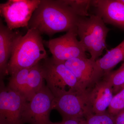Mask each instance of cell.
<instances>
[{"label":"cell","instance_id":"obj_24","mask_svg":"<svg viewBox=\"0 0 124 124\" xmlns=\"http://www.w3.org/2000/svg\"></svg>","mask_w":124,"mask_h":124},{"label":"cell","instance_id":"obj_3","mask_svg":"<svg viewBox=\"0 0 124 124\" xmlns=\"http://www.w3.org/2000/svg\"><path fill=\"white\" fill-rule=\"evenodd\" d=\"M78 35L92 60H97L106 47V40L110 29L97 15L79 17L76 24Z\"/></svg>","mask_w":124,"mask_h":124},{"label":"cell","instance_id":"obj_4","mask_svg":"<svg viewBox=\"0 0 124 124\" xmlns=\"http://www.w3.org/2000/svg\"><path fill=\"white\" fill-rule=\"evenodd\" d=\"M44 78L46 85L54 96L62 91L69 90L85 91L82 88L73 73L64 63L51 57L44 59L42 65Z\"/></svg>","mask_w":124,"mask_h":124},{"label":"cell","instance_id":"obj_16","mask_svg":"<svg viewBox=\"0 0 124 124\" xmlns=\"http://www.w3.org/2000/svg\"><path fill=\"white\" fill-rule=\"evenodd\" d=\"M103 77L111 85L113 93H116L124 85V66L120 67L116 70L110 72Z\"/></svg>","mask_w":124,"mask_h":124},{"label":"cell","instance_id":"obj_1","mask_svg":"<svg viewBox=\"0 0 124 124\" xmlns=\"http://www.w3.org/2000/svg\"><path fill=\"white\" fill-rule=\"evenodd\" d=\"M77 16L61 0H41L29 21L28 28L51 36L76 27Z\"/></svg>","mask_w":124,"mask_h":124},{"label":"cell","instance_id":"obj_6","mask_svg":"<svg viewBox=\"0 0 124 124\" xmlns=\"http://www.w3.org/2000/svg\"><path fill=\"white\" fill-rule=\"evenodd\" d=\"M54 98L53 93L44 85L24 108L22 116V124H51L50 114Z\"/></svg>","mask_w":124,"mask_h":124},{"label":"cell","instance_id":"obj_19","mask_svg":"<svg viewBox=\"0 0 124 124\" xmlns=\"http://www.w3.org/2000/svg\"><path fill=\"white\" fill-rule=\"evenodd\" d=\"M50 124H86L85 118L72 119H69L62 120L61 122H51Z\"/></svg>","mask_w":124,"mask_h":124},{"label":"cell","instance_id":"obj_13","mask_svg":"<svg viewBox=\"0 0 124 124\" xmlns=\"http://www.w3.org/2000/svg\"><path fill=\"white\" fill-rule=\"evenodd\" d=\"M22 34L9 29L0 20V80L8 75V65L15 46Z\"/></svg>","mask_w":124,"mask_h":124},{"label":"cell","instance_id":"obj_23","mask_svg":"<svg viewBox=\"0 0 124 124\" xmlns=\"http://www.w3.org/2000/svg\"><path fill=\"white\" fill-rule=\"evenodd\" d=\"M123 88H124V85L121 87V89Z\"/></svg>","mask_w":124,"mask_h":124},{"label":"cell","instance_id":"obj_11","mask_svg":"<svg viewBox=\"0 0 124 124\" xmlns=\"http://www.w3.org/2000/svg\"><path fill=\"white\" fill-rule=\"evenodd\" d=\"M73 73L84 90L102 78L96 61L87 58H76L64 63Z\"/></svg>","mask_w":124,"mask_h":124},{"label":"cell","instance_id":"obj_18","mask_svg":"<svg viewBox=\"0 0 124 124\" xmlns=\"http://www.w3.org/2000/svg\"><path fill=\"white\" fill-rule=\"evenodd\" d=\"M124 109V88H123L113 96L108 107V112L110 115L115 116Z\"/></svg>","mask_w":124,"mask_h":124},{"label":"cell","instance_id":"obj_14","mask_svg":"<svg viewBox=\"0 0 124 124\" xmlns=\"http://www.w3.org/2000/svg\"><path fill=\"white\" fill-rule=\"evenodd\" d=\"M124 62V39L102 58L96 60L98 69L102 77L107 75L120 62Z\"/></svg>","mask_w":124,"mask_h":124},{"label":"cell","instance_id":"obj_8","mask_svg":"<svg viewBox=\"0 0 124 124\" xmlns=\"http://www.w3.org/2000/svg\"><path fill=\"white\" fill-rule=\"evenodd\" d=\"M0 124H23L22 116L28 101L22 94L5 86L0 80Z\"/></svg>","mask_w":124,"mask_h":124},{"label":"cell","instance_id":"obj_10","mask_svg":"<svg viewBox=\"0 0 124 124\" xmlns=\"http://www.w3.org/2000/svg\"><path fill=\"white\" fill-rule=\"evenodd\" d=\"M113 93L111 85L104 77L91 85L85 90L86 115L106 112L114 96Z\"/></svg>","mask_w":124,"mask_h":124},{"label":"cell","instance_id":"obj_20","mask_svg":"<svg viewBox=\"0 0 124 124\" xmlns=\"http://www.w3.org/2000/svg\"><path fill=\"white\" fill-rule=\"evenodd\" d=\"M115 118L116 124H124V109L115 116Z\"/></svg>","mask_w":124,"mask_h":124},{"label":"cell","instance_id":"obj_21","mask_svg":"<svg viewBox=\"0 0 124 124\" xmlns=\"http://www.w3.org/2000/svg\"><path fill=\"white\" fill-rule=\"evenodd\" d=\"M120 2H122L123 4H124V0H119Z\"/></svg>","mask_w":124,"mask_h":124},{"label":"cell","instance_id":"obj_7","mask_svg":"<svg viewBox=\"0 0 124 124\" xmlns=\"http://www.w3.org/2000/svg\"><path fill=\"white\" fill-rule=\"evenodd\" d=\"M77 36L76 27L60 37L44 41V44L49 50L53 58L60 62L74 58H87L86 51L78 39Z\"/></svg>","mask_w":124,"mask_h":124},{"label":"cell","instance_id":"obj_15","mask_svg":"<svg viewBox=\"0 0 124 124\" xmlns=\"http://www.w3.org/2000/svg\"><path fill=\"white\" fill-rule=\"evenodd\" d=\"M61 2L68 6L77 16L81 17H88L89 10L92 0H61Z\"/></svg>","mask_w":124,"mask_h":124},{"label":"cell","instance_id":"obj_12","mask_svg":"<svg viewBox=\"0 0 124 124\" xmlns=\"http://www.w3.org/2000/svg\"><path fill=\"white\" fill-rule=\"evenodd\" d=\"M92 5L105 23L124 30V4L119 0H94Z\"/></svg>","mask_w":124,"mask_h":124},{"label":"cell","instance_id":"obj_9","mask_svg":"<svg viewBox=\"0 0 124 124\" xmlns=\"http://www.w3.org/2000/svg\"><path fill=\"white\" fill-rule=\"evenodd\" d=\"M85 90L78 91L70 90L59 93L54 96L53 110L59 112L62 120L84 118L87 114Z\"/></svg>","mask_w":124,"mask_h":124},{"label":"cell","instance_id":"obj_2","mask_svg":"<svg viewBox=\"0 0 124 124\" xmlns=\"http://www.w3.org/2000/svg\"><path fill=\"white\" fill-rule=\"evenodd\" d=\"M41 35L38 30L31 28L19 37L8 63V74L31 68L48 57Z\"/></svg>","mask_w":124,"mask_h":124},{"label":"cell","instance_id":"obj_22","mask_svg":"<svg viewBox=\"0 0 124 124\" xmlns=\"http://www.w3.org/2000/svg\"><path fill=\"white\" fill-rule=\"evenodd\" d=\"M124 62L123 63H122V65H121V67H124Z\"/></svg>","mask_w":124,"mask_h":124},{"label":"cell","instance_id":"obj_17","mask_svg":"<svg viewBox=\"0 0 124 124\" xmlns=\"http://www.w3.org/2000/svg\"><path fill=\"white\" fill-rule=\"evenodd\" d=\"M86 124H116L115 116L108 112L100 114H88L85 117Z\"/></svg>","mask_w":124,"mask_h":124},{"label":"cell","instance_id":"obj_5","mask_svg":"<svg viewBox=\"0 0 124 124\" xmlns=\"http://www.w3.org/2000/svg\"><path fill=\"white\" fill-rule=\"evenodd\" d=\"M41 0H8L0 4V14L11 30L28 27L29 21Z\"/></svg>","mask_w":124,"mask_h":124}]
</instances>
